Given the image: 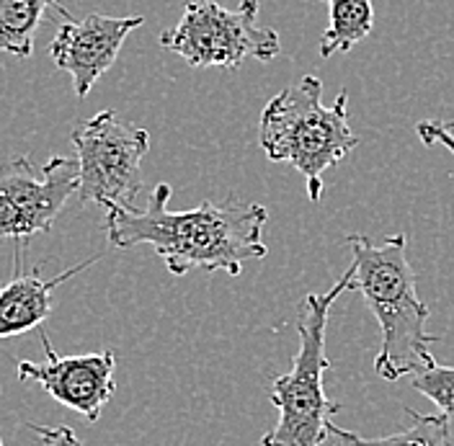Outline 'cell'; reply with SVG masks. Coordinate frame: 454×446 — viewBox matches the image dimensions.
<instances>
[{
    "label": "cell",
    "instance_id": "obj_14",
    "mask_svg": "<svg viewBox=\"0 0 454 446\" xmlns=\"http://www.w3.org/2000/svg\"><path fill=\"white\" fill-rule=\"evenodd\" d=\"M411 387L428 397L454 426V366L434 362L424 372L413 374Z\"/></svg>",
    "mask_w": 454,
    "mask_h": 446
},
{
    "label": "cell",
    "instance_id": "obj_11",
    "mask_svg": "<svg viewBox=\"0 0 454 446\" xmlns=\"http://www.w3.org/2000/svg\"><path fill=\"white\" fill-rule=\"evenodd\" d=\"M50 8L62 13L65 21H73L62 0H0V55L31 57L36 28Z\"/></svg>",
    "mask_w": 454,
    "mask_h": 446
},
{
    "label": "cell",
    "instance_id": "obj_16",
    "mask_svg": "<svg viewBox=\"0 0 454 446\" xmlns=\"http://www.w3.org/2000/svg\"><path fill=\"white\" fill-rule=\"evenodd\" d=\"M419 137L424 145H444L450 153L454 155V135L450 124H442V121H421L416 127Z\"/></svg>",
    "mask_w": 454,
    "mask_h": 446
},
{
    "label": "cell",
    "instance_id": "obj_7",
    "mask_svg": "<svg viewBox=\"0 0 454 446\" xmlns=\"http://www.w3.org/2000/svg\"><path fill=\"white\" fill-rule=\"evenodd\" d=\"M81 186L78 158L55 155L44 168L27 155L0 163V240H28L50 232Z\"/></svg>",
    "mask_w": 454,
    "mask_h": 446
},
{
    "label": "cell",
    "instance_id": "obj_5",
    "mask_svg": "<svg viewBox=\"0 0 454 446\" xmlns=\"http://www.w3.org/2000/svg\"><path fill=\"white\" fill-rule=\"evenodd\" d=\"M258 0L225 8L215 0H192L181 21L160 34V47L192 67H238L248 57L271 62L282 55V39L271 27H258Z\"/></svg>",
    "mask_w": 454,
    "mask_h": 446
},
{
    "label": "cell",
    "instance_id": "obj_9",
    "mask_svg": "<svg viewBox=\"0 0 454 446\" xmlns=\"http://www.w3.org/2000/svg\"><path fill=\"white\" fill-rule=\"evenodd\" d=\"M145 24L142 16L88 13L83 21H62L50 47L59 70L73 78L75 96L85 98L98 78L116 62L124 39Z\"/></svg>",
    "mask_w": 454,
    "mask_h": 446
},
{
    "label": "cell",
    "instance_id": "obj_3",
    "mask_svg": "<svg viewBox=\"0 0 454 446\" xmlns=\"http://www.w3.org/2000/svg\"><path fill=\"white\" fill-rule=\"evenodd\" d=\"M323 83L305 75L300 83L282 88L261 112L258 145L271 163L294 166L310 201L323 199V173L340 163L359 137L348 129V93L340 90L333 106H323Z\"/></svg>",
    "mask_w": 454,
    "mask_h": 446
},
{
    "label": "cell",
    "instance_id": "obj_13",
    "mask_svg": "<svg viewBox=\"0 0 454 446\" xmlns=\"http://www.w3.org/2000/svg\"><path fill=\"white\" fill-rule=\"evenodd\" d=\"M328 5V28L320 39V55L333 57L348 52L354 44L367 39L374 27L372 0H323Z\"/></svg>",
    "mask_w": 454,
    "mask_h": 446
},
{
    "label": "cell",
    "instance_id": "obj_12",
    "mask_svg": "<svg viewBox=\"0 0 454 446\" xmlns=\"http://www.w3.org/2000/svg\"><path fill=\"white\" fill-rule=\"evenodd\" d=\"M405 416L411 419V426L393 436L382 439H364L354 431H346L336 423L328 426V436H333L339 446H454L452 420L444 413L424 416L411 408H405Z\"/></svg>",
    "mask_w": 454,
    "mask_h": 446
},
{
    "label": "cell",
    "instance_id": "obj_8",
    "mask_svg": "<svg viewBox=\"0 0 454 446\" xmlns=\"http://www.w3.org/2000/svg\"><path fill=\"white\" fill-rule=\"evenodd\" d=\"M39 338L47 354V362H16L21 382H36L42 390L52 395L59 405L81 413L88 423H98L106 403L114 397V369L116 354L112 348L101 354L81 356H57L50 335L39 328Z\"/></svg>",
    "mask_w": 454,
    "mask_h": 446
},
{
    "label": "cell",
    "instance_id": "obj_2",
    "mask_svg": "<svg viewBox=\"0 0 454 446\" xmlns=\"http://www.w3.org/2000/svg\"><path fill=\"white\" fill-rule=\"evenodd\" d=\"M351 248L354 289L364 294L369 309L380 323V351L374 372L397 382L405 374H419L436 362L428 351L439 343V335L426 333L428 307L416 292V274L408 261V238L397 232L385 243H372L367 235L351 232L346 238Z\"/></svg>",
    "mask_w": 454,
    "mask_h": 446
},
{
    "label": "cell",
    "instance_id": "obj_10",
    "mask_svg": "<svg viewBox=\"0 0 454 446\" xmlns=\"http://www.w3.org/2000/svg\"><path fill=\"white\" fill-rule=\"evenodd\" d=\"M96 261L98 258L83 261L52 279H42L39 271L13 277L0 289V338H13L34 328H42V323L52 312V292L62 281H70L73 277L83 274Z\"/></svg>",
    "mask_w": 454,
    "mask_h": 446
},
{
    "label": "cell",
    "instance_id": "obj_1",
    "mask_svg": "<svg viewBox=\"0 0 454 446\" xmlns=\"http://www.w3.org/2000/svg\"><path fill=\"white\" fill-rule=\"evenodd\" d=\"M168 184H158L145 209H106V235L114 248L153 246L173 277L192 269L240 277L243 263L263 258L266 207L230 196L225 204L201 201L194 209L170 212Z\"/></svg>",
    "mask_w": 454,
    "mask_h": 446
},
{
    "label": "cell",
    "instance_id": "obj_6",
    "mask_svg": "<svg viewBox=\"0 0 454 446\" xmlns=\"http://www.w3.org/2000/svg\"><path fill=\"white\" fill-rule=\"evenodd\" d=\"M81 163V204L104 209H137L142 192V158L150 150V132L121 121L116 112H98L73 132Z\"/></svg>",
    "mask_w": 454,
    "mask_h": 446
},
{
    "label": "cell",
    "instance_id": "obj_4",
    "mask_svg": "<svg viewBox=\"0 0 454 446\" xmlns=\"http://www.w3.org/2000/svg\"><path fill=\"white\" fill-rule=\"evenodd\" d=\"M354 289V266L325 294H308L300 307L297 333L300 348L292 369L279 374L271 385L269 400L277 408V426L261 439V446H323L328 439L331 416L340 411L323 390V372L331 366L325 356V331L333 302Z\"/></svg>",
    "mask_w": 454,
    "mask_h": 446
},
{
    "label": "cell",
    "instance_id": "obj_15",
    "mask_svg": "<svg viewBox=\"0 0 454 446\" xmlns=\"http://www.w3.org/2000/svg\"><path fill=\"white\" fill-rule=\"evenodd\" d=\"M27 426L28 431L36 434L39 446H83L70 426H39V423H27ZM0 446H5L3 439H0Z\"/></svg>",
    "mask_w": 454,
    "mask_h": 446
}]
</instances>
